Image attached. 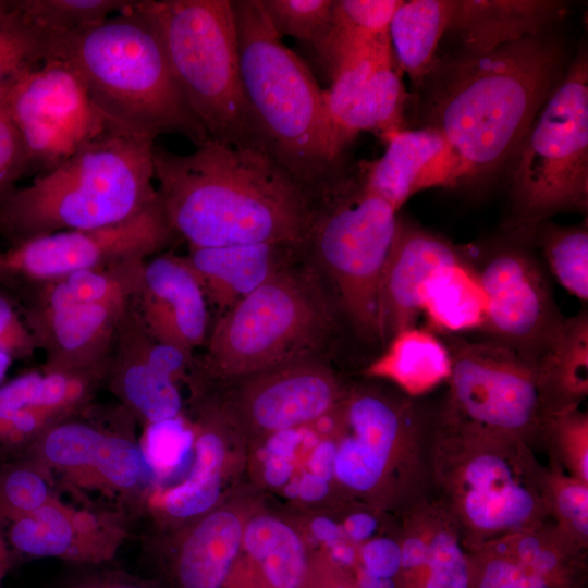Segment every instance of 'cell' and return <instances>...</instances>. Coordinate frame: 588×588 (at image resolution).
Instances as JSON below:
<instances>
[{"label":"cell","instance_id":"cell-1","mask_svg":"<svg viewBox=\"0 0 588 588\" xmlns=\"http://www.w3.org/2000/svg\"><path fill=\"white\" fill-rule=\"evenodd\" d=\"M154 171L168 221L189 247L307 242L318 195L260 147L155 145Z\"/></svg>","mask_w":588,"mask_h":588},{"label":"cell","instance_id":"cell-2","mask_svg":"<svg viewBox=\"0 0 588 588\" xmlns=\"http://www.w3.org/2000/svg\"><path fill=\"white\" fill-rule=\"evenodd\" d=\"M562 72L561 47L542 34L487 53L436 60L420 85L426 126L445 136L467 180L487 176L517 154Z\"/></svg>","mask_w":588,"mask_h":588},{"label":"cell","instance_id":"cell-3","mask_svg":"<svg viewBox=\"0 0 588 588\" xmlns=\"http://www.w3.org/2000/svg\"><path fill=\"white\" fill-rule=\"evenodd\" d=\"M140 0L103 22L50 38L49 59L70 64L109 124L156 139L179 134L208 140L169 64L163 44ZM48 60V59H47Z\"/></svg>","mask_w":588,"mask_h":588},{"label":"cell","instance_id":"cell-4","mask_svg":"<svg viewBox=\"0 0 588 588\" xmlns=\"http://www.w3.org/2000/svg\"><path fill=\"white\" fill-rule=\"evenodd\" d=\"M240 77L261 146L317 195L344 171L323 90L282 41L260 0L232 1Z\"/></svg>","mask_w":588,"mask_h":588},{"label":"cell","instance_id":"cell-5","mask_svg":"<svg viewBox=\"0 0 588 588\" xmlns=\"http://www.w3.org/2000/svg\"><path fill=\"white\" fill-rule=\"evenodd\" d=\"M155 139L111 128L0 207V236L14 246L61 231L124 221L157 196Z\"/></svg>","mask_w":588,"mask_h":588},{"label":"cell","instance_id":"cell-6","mask_svg":"<svg viewBox=\"0 0 588 588\" xmlns=\"http://www.w3.org/2000/svg\"><path fill=\"white\" fill-rule=\"evenodd\" d=\"M543 466L525 442L434 413L430 498L474 550L550 522Z\"/></svg>","mask_w":588,"mask_h":588},{"label":"cell","instance_id":"cell-7","mask_svg":"<svg viewBox=\"0 0 588 588\" xmlns=\"http://www.w3.org/2000/svg\"><path fill=\"white\" fill-rule=\"evenodd\" d=\"M334 420V480L347 494L400 517L430 497L434 413L417 399L354 388Z\"/></svg>","mask_w":588,"mask_h":588},{"label":"cell","instance_id":"cell-8","mask_svg":"<svg viewBox=\"0 0 588 588\" xmlns=\"http://www.w3.org/2000/svg\"><path fill=\"white\" fill-rule=\"evenodd\" d=\"M139 3L157 27L179 87L208 138L265 149L242 89L232 1Z\"/></svg>","mask_w":588,"mask_h":588},{"label":"cell","instance_id":"cell-9","mask_svg":"<svg viewBox=\"0 0 588 588\" xmlns=\"http://www.w3.org/2000/svg\"><path fill=\"white\" fill-rule=\"evenodd\" d=\"M135 417L121 404L84 409L46 429L20 456L39 467L73 502L132 519L145 512L156 480L140 451Z\"/></svg>","mask_w":588,"mask_h":588},{"label":"cell","instance_id":"cell-10","mask_svg":"<svg viewBox=\"0 0 588 588\" xmlns=\"http://www.w3.org/2000/svg\"><path fill=\"white\" fill-rule=\"evenodd\" d=\"M505 229L532 243L553 215L588 209V61L574 60L532 122L517 154Z\"/></svg>","mask_w":588,"mask_h":588},{"label":"cell","instance_id":"cell-11","mask_svg":"<svg viewBox=\"0 0 588 588\" xmlns=\"http://www.w3.org/2000/svg\"><path fill=\"white\" fill-rule=\"evenodd\" d=\"M333 324L330 303L311 275L280 267L221 315L201 369L210 377L241 379L314 357Z\"/></svg>","mask_w":588,"mask_h":588},{"label":"cell","instance_id":"cell-12","mask_svg":"<svg viewBox=\"0 0 588 588\" xmlns=\"http://www.w3.org/2000/svg\"><path fill=\"white\" fill-rule=\"evenodd\" d=\"M396 210L346 170L318 197L307 242L336 289L341 306L367 340H379L378 295L395 233Z\"/></svg>","mask_w":588,"mask_h":588},{"label":"cell","instance_id":"cell-13","mask_svg":"<svg viewBox=\"0 0 588 588\" xmlns=\"http://www.w3.org/2000/svg\"><path fill=\"white\" fill-rule=\"evenodd\" d=\"M448 392L439 418L541 444L547 412L532 365L491 340L451 338Z\"/></svg>","mask_w":588,"mask_h":588},{"label":"cell","instance_id":"cell-14","mask_svg":"<svg viewBox=\"0 0 588 588\" xmlns=\"http://www.w3.org/2000/svg\"><path fill=\"white\" fill-rule=\"evenodd\" d=\"M7 105L21 137L27 174L47 173L112 127L66 62L51 58L7 86Z\"/></svg>","mask_w":588,"mask_h":588},{"label":"cell","instance_id":"cell-15","mask_svg":"<svg viewBox=\"0 0 588 588\" xmlns=\"http://www.w3.org/2000/svg\"><path fill=\"white\" fill-rule=\"evenodd\" d=\"M177 237L158 195L140 212L124 221L61 231L10 246L3 252L0 284L12 290L77 271L147 260Z\"/></svg>","mask_w":588,"mask_h":588},{"label":"cell","instance_id":"cell-16","mask_svg":"<svg viewBox=\"0 0 588 588\" xmlns=\"http://www.w3.org/2000/svg\"><path fill=\"white\" fill-rule=\"evenodd\" d=\"M473 264L486 301L482 330L534 366L563 318L540 262L512 241Z\"/></svg>","mask_w":588,"mask_h":588},{"label":"cell","instance_id":"cell-17","mask_svg":"<svg viewBox=\"0 0 588 588\" xmlns=\"http://www.w3.org/2000/svg\"><path fill=\"white\" fill-rule=\"evenodd\" d=\"M323 99L339 151L362 132L385 143L405 127L408 99L389 33L370 47L344 59L328 72Z\"/></svg>","mask_w":588,"mask_h":588},{"label":"cell","instance_id":"cell-18","mask_svg":"<svg viewBox=\"0 0 588 588\" xmlns=\"http://www.w3.org/2000/svg\"><path fill=\"white\" fill-rule=\"evenodd\" d=\"M238 380L234 396L219 409L225 418L267 436L315 424L345 393L331 369L315 357Z\"/></svg>","mask_w":588,"mask_h":588},{"label":"cell","instance_id":"cell-19","mask_svg":"<svg viewBox=\"0 0 588 588\" xmlns=\"http://www.w3.org/2000/svg\"><path fill=\"white\" fill-rule=\"evenodd\" d=\"M131 520L117 510L79 505L58 497L11 523L4 537L16 556L58 559L76 566L103 565L128 538Z\"/></svg>","mask_w":588,"mask_h":588},{"label":"cell","instance_id":"cell-20","mask_svg":"<svg viewBox=\"0 0 588 588\" xmlns=\"http://www.w3.org/2000/svg\"><path fill=\"white\" fill-rule=\"evenodd\" d=\"M465 255L448 240L397 219L379 283V340L416 326L437 281Z\"/></svg>","mask_w":588,"mask_h":588},{"label":"cell","instance_id":"cell-21","mask_svg":"<svg viewBox=\"0 0 588 588\" xmlns=\"http://www.w3.org/2000/svg\"><path fill=\"white\" fill-rule=\"evenodd\" d=\"M383 155L358 164L364 188L399 209L415 194L433 187H455L467 180V169L437 128H404L385 143Z\"/></svg>","mask_w":588,"mask_h":588},{"label":"cell","instance_id":"cell-22","mask_svg":"<svg viewBox=\"0 0 588 588\" xmlns=\"http://www.w3.org/2000/svg\"><path fill=\"white\" fill-rule=\"evenodd\" d=\"M19 304L36 348L45 353L42 367L57 370L108 366L119 322L130 305Z\"/></svg>","mask_w":588,"mask_h":588},{"label":"cell","instance_id":"cell-23","mask_svg":"<svg viewBox=\"0 0 588 588\" xmlns=\"http://www.w3.org/2000/svg\"><path fill=\"white\" fill-rule=\"evenodd\" d=\"M206 297L185 256L166 252L145 261L132 306L155 340L193 354L207 334Z\"/></svg>","mask_w":588,"mask_h":588},{"label":"cell","instance_id":"cell-24","mask_svg":"<svg viewBox=\"0 0 588 588\" xmlns=\"http://www.w3.org/2000/svg\"><path fill=\"white\" fill-rule=\"evenodd\" d=\"M245 519L231 506L217 505L171 529L158 551L166 588H228L242 552Z\"/></svg>","mask_w":588,"mask_h":588},{"label":"cell","instance_id":"cell-25","mask_svg":"<svg viewBox=\"0 0 588 588\" xmlns=\"http://www.w3.org/2000/svg\"><path fill=\"white\" fill-rule=\"evenodd\" d=\"M399 588H473L470 551L431 498L401 517Z\"/></svg>","mask_w":588,"mask_h":588},{"label":"cell","instance_id":"cell-26","mask_svg":"<svg viewBox=\"0 0 588 588\" xmlns=\"http://www.w3.org/2000/svg\"><path fill=\"white\" fill-rule=\"evenodd\" d=\"M224 424L218 407L203 405L194 425V452L186 476L172 487L155 488L147 499L145 511L161 526L177 528L218 505L229 457Z\"/></svg>","mask_w":588,"mask_h":588},{"label":"cell","instance_id":"cell-27","mask_svg":"<svg viewBox=\"0 0 588 588\" xmlns=\"http://www.w3.org/2000/svg\"><path fill=\"white\" fill-rule=\"evenodd\" d=\"M145 334L131 303L114 335L105 383L143 427L183 414L179 384L157 371L145 356Z\"/></svg>","mask_w":588,"mask_h":588},{"label":"cell","instance_id":"cell-28","mask_svg":"<svg viewBox=\"0 0 588 588\" xmlns=\"http://www.w3.org/2000/svg\"><path fill=\"white\" fill-rule=\"evenodd\" d=\"M565 12L554 0H452L445 33L458 39L463 53L481 54L541 35Z\"/></svg>","mask_w":588,"mask_h":588},{"label":"cell","instance_id":"cell-29","mask_svg":"<svg viewBox=\"0 0 588 588\" xmlns=\"http://www.w3.org/2000/svg\"><path fill=\"white\" fill-rule=\"evenodd\" d=\"M303 248L286 243L189 247L185 258L206 296L223 314L266 282L284 258Z\"/></svg>","mask_w":588,"mask_h":588},{"label":"cell","instance_id":"cell-30","mask_svg":"<svg viewBox=\"0 0 588 588\" xmlns=\"http://www.w3.org/2000/svg\"><path fill=\"white\" fill-rule=\"evenodd\" d=\"M548 414L579 407L588 394V314L562 318L534 365Z\"/></svg>","mask_w":588,"mask_h":588},{"label":"cell","instance_id":"cell-31","mask_svg":"<svg viewBox=\"0 0 588 588\" xmlns=\"http://www.w3.org/2000/svg\"><path fill=\"white\" fill-rule=\"evenodd\" d=\"M365 375L391 382L399 391L418 399L446 382L451 373L448 345L433 332L416 326L395 333Z\"/></svg>","mask_w":588,"mask_h":588},{"label":"cell","instance_id":"cell-32","mask_svg":"<svg viewBox=\"0 0 588 588\" xmlns=\"http://www.w3.org/2000/svg\"><path fill=\"white\" fill-rule=\"evenodd\" d=\"M146 260H128L10 290L19 302L36 304H130L138 294Z\"/></svg>","mask_w":588,"mask_h":588},{"label":"cell","instance_id":"cell-33","mask_svg":"<svg viewBox=\"0 0 588 588\" xmlns=\"http://www.w3.org/2000/svg\"><path fill=\"white\" fill-rule=\"evenodd\" d=\"M451 8L452 0H402L392 16L388 33L395 61L417 86L436 62Z\"/></svg>","mask_w":588,"mask_h":588},{"label":"cell","instance_id":"cell-34","mask_svg":"<svg viewBox=\"0 0 588 588\" xmlns=\"http://www.w3.org/2000/svg\"><path fill=\"white\" fill-rule=\"evenodd\" d=\"M422 313L444 332L482 330L486 301L471 260L464 256L437 281Z\"/></svg>","mask_w":588,"mask_h":588},{"label":"cell","instance_id":"cell-35","mask_svg":"<svg viewBox=\"0 0 588 588\" xmlns=\"http://www.w3.org/2000/svg\"><path fill=\"white\" fill-rule=\"evenodd\" d=\"M473 588H577L501 539L470 550Z\"/></svg>","mask_w":588,"mask_h":588},{"label":"cell","instance_id":"cell-36","mask_svg":"<svg viewBox=\"0 0 588 588\" xmlns=\"http://www.w3.org/2000/svg\"><path fill=\"white\" fill-rule=\"evenodd\" d=\"M532 242H537L541 247L556 281L572 295L587 302V223L576 226H561L547 221L538 228Z\"/></svg>","mask_w":588,"mask_h":588},{"label":"cell","instance_id":"cell-37","mask_svg":"<svg viewBox=\"0 0 588 588\" xmlns=\"http://www.w3.org/2000/svg\"><path fill=\"white\" fill-rule=\"evenodd\" d=\"M49 46L15 0H0V87L49 59Z\"/></svg>","mask_w":588,"mask_h":588},{"label":"cell","instance_id":"cell-38","mask_svg":"<svg viewBox=\"0 0 588 588\" xmlns=\"http://www.w3.org/2000/svg\"><path fill=\"white\" fill-rule=\"evenodd\" d=\"M61 497L50 478L23 458L0 460V532Z\"/></svg>","mask_w":588,"mask_h":588},{"label":"cell","instance_id":"cell-39","mask_svg":"<svg viewBox=\"0 0 588 588\" xmlns=\"http://www.w3.org/2000/svg\"><path fill=\"white\" fill-rule=\"evenodd\" d=\"M134 0H15L20 10L49 38L97 25Z\"/></svg>","mask_w":588,"mask_h":588},{"label":"cell","instance_id":"cell-40","mask_svg":"<svg viewBox=\"0 0 588 588\" xmlns=\"http://www.w3.org/2000/svg\"><path fill=\"white\" fill-rule=\"evenodd\" d=\"M138 442L157 488L161 480L175 475L187 461H192L195 428L182 414L172 419L144 426Z\"/></svg>","mask_w":588,"mask_h":588},{"label":"cell","instance_id":"cell-41","mask_svg":"<svg viewBox=\"0 0 588 588\" xmlns=\"http://www.w3.org/2000/svg\"><path fill=\"white\" fill-rule=\"evenodd\" d=\"M541 444L551 454V465L588 482V414L579 407L548 414Z\"/></svg>","mask_w":588,"mask_h":588},{"label":"cell","instance_id":"cell-42","mask_svg":"<svg viewBox=\"0 0 588 588\" xmlns=\"http://www.w3.org/2000/svg\"><path fill=\"white\" fill-rule=\"evenodd\" d=\"M544 498L550 522L569 540L588 548V482L551 465L544 471Z\"/></svg>","mask_w":588,"mask_h":588},{"label":"cell","instance_id":"cell-43","mask_svg":"<svg viewBox=\"0 0 588 588\" xmlns=\"http://www.w3.org/2000/svg\"><path fill=\"white\" fill-rule=\"evenodd\" d=\"M280 37L292 36L314 47L327 33L334 0H260Z\"/></svg>","mask_w":588,"mask_h":588},{"label":"cell","instance_id":"cell-44","mask_svg":"<svg viewBox=\"0 0 588 588\" xmlns=\"http://www.w3.org/2000/svg\"><path fill=\"white\" fill-rule=\"evenodd\" d=\"M402 0H334L330 28L357 40L388 34L392 16Z\"/></svg>","mask_w":588,"mask_h":588},{"label":"cell","instance_id":"cell-45","mask_svg":"<svg viewBox=\"0 0 588 588\" xmlns=\"http://www.w3.org/2000/svg\"><path fill=\"white\" fill-rule=\"evenodd\" d=\"M8 84L0 87V207L27 174L25 150L7 105Z\"/></svg>","mask_w":588,"mask_h":588},{"label":"cell","instance_id":"cell-46","mask_svg":"<svg viewBox=\"0 0 588 588\" xmlns=\"http://www.w3.org/2000/svg\"><path fill=\"white\" fill-rule=\"evenodd\" d=\"M0 345L11 350L16 359L30 357L37 350L16 297L0 284Z\"/></svg>","mask_w":588,"mask_h":588},{"label":"cell","instance_id":"cell-47","mask_svg":"<svg viewBox=\"0 0 588 588\" xmlns=\"http://www.w3.org/2000/svg\"><path fill=\"white\" fill-rule=\"evenodd\" d=\"M356 567L380 579L397 580L401 572L397 537H375L360 544Z\"/></svg>","mask_w":588,"mask_h":588},{"label":"cell","instance_id":"cell-48","mask_svg":"<svg viewBox=\"0 0 588 588\" xmlns=\"http://www.w3.org/2000/svg\"><path fill=\"white\" fill-rule=\"evenodd\" d=\"M105 565L83 566L84 569L71 576L61 588H166L161 581Z\"/></svg>","mask_w":588,"mask_h":588},{"label":"cell","instance_id":"cell-49","mask_svg":"<svg viewBox=\"0 0 588 588\" xmlns=\"http://www.w3.org/2000/svg\"><path fill=\"white\" fill-rule=\"evenodd\" d=\"M376 513L356 511L347 515L341 525L344 538L356 547L375 538L378 529Z\"/></svg>","mask_w":588,"mask_h":588},{"label":"cell","instance_id":"cell-50","mask_svg":"<svg viewBox=\"0 0 588 588\" xmlns=\"http://www.w3.org/2000/svg\"><path fill=\"white\" fill-rule=\"evenodd\" d=\"M335 454L336 441L332 432L315 444L308 462V471L331 482L334 480Z\"/></svg>","mask_w":588,"mask_h":588},{"label":"cell","instance_id":"cell-51","mask_svg":"<svg viewBox=\"0 0 588 588\" xmlns=\"http://www.w3.org/2000/svg\"><path fill=\"white\" fill-rule=\"evenodd\" d=\"M330 491V482L304 471L301 478H293L285 488V493L292 498H301L304 501L315 502L323 499Z\"/></svg>","mask_w":588,"mask_h":588},{"label":"cell","instance_id":"cell-52","mask_svg":"<svg viewBox=\"0 0 588 588\" xmlns=\"http://www.w3.org/2000/svg\"><path fill=\"white\" fill-rule=\"evenodd\" d=\"M294 460L280 455H265L264 478L271 487H283L294 473Z\"/></svg>","mask_w":588,"mask_h":588},{"label":"cell","instance_id":"cell-53","mask_svg":"<svg viewBox=\"0 0 588 588\" xmlns=\"http://www.w3.org/2000/svg\"><path fill=\"white\" fill-rule=\"evenodd\" d=\"M310 531L314 537L323 542L328 549L345 539L341 525L326 517L314 519L310 525Z\"/></svg>","mask_w":588,"mask_h":588},{"label":"cell","instance_id":"cell-54","mask_svg":"<svg viewBox=\"0 0 588 588\" xmlns=\"http://www.w3.org/2000/svg\"><path fill=\"white\" fill-rule=\"evenodd\" d=\"M16 558L8 544L4 534L0 532V588H3L4 579L14 566Z\"/></svg>","mask_w":588,"mask_h":588},{"label":"cell","instance_id":"cell-55","mask_svg":"<svg viewBox=\"0 0 588 588\" xmlns=\"http://www.w3.org/2000/svg\"><path fill=\"white\" fill-rule=\"evenodd\" d=\"M15 359L16 356L11 350L0 345V385L5 381L8 371Z\"/></svg>","mask_w":588,"mask_h":588},{"label":"cell","instance_id":"cell-56","mask_svg":"<svg viewBox=\"0 0 588 588\" xmlns=\"http://www.w3.org/2000/svg\"><path fill=\"white\" fill-rule=\"evenodd\" d=\"M2 260H3V252L0 249V278L2 272Z\"/></svg>","mask_w":588,"mask_h":588}]
</instances>
